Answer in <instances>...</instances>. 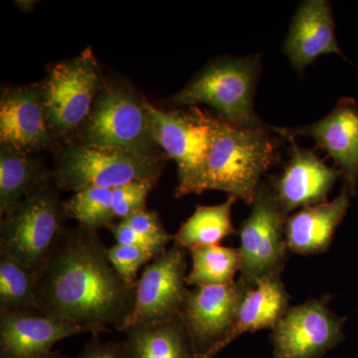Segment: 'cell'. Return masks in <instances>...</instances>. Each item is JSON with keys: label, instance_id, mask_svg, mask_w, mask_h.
I'll list each match as a JSON object with an SVG mask.
<instances>
[{"label": "cell", "instance_id": "16", "mask_svg": "<svg viewBox=\"0 0 358 358\" xmlns=\"http://www.w3.org/2000/svg\"><path fill=\"white\" fill-rule=\"evenodd\" d=\"M92 334L77 326L35 310L0 312V358H35L52 352L63 339Z\"/></svg>", "mask_w": 358, "mask_h": 358}, {"label": "cell", "instance_id": "7", "mask_svg": "<svg viewBox=\"0 0 358 358\" xmlns=\"http://www.w3.org/2000/svg\"><path fill=\"white\" fill-rule=\"evenodd\" d=\"M49 124L56 138H68L82 128L105 87L91 48L54 65L41 84Z\"/></svg>", "mask_w": 358, "mask_h": 358}, {"label": "cell", "instance_id": "12", "mask_svg": "<svg viewBox=\"0 0 358 358\" xmlns=\"http://www.w3.org/2000/svg\"><path fill=\"white\" fill-rule=\"evenodd\" d=\"M245 291L238 280L188 291L180 315L199 358H214L228 345Z\"/></svg>", "mask_w": 358, "mask_h": 358}, {"label": "cell", "instance_id": "9", "mask_svg": "<svg viewBox=\"0 0 358 358\" xmlns=\"http://www.w3.org/2000/svg\"><path fill=\"white\" fill-rule=\"evenodd\" d=\"M152 136L157 148L178 166V199L199 194V183L210 145L212 115L192 107L166 112L148 101Z\"/></svg>", "mask_w": 358, "mask_h": 358}, {"label": "cell", "instance_id": "11", "mask_svg": "<svg viewBox=\"0 0 358 358\" xmlns=\"http://www.w3.org/2000/svg\"><path fill=\"white\" fill-rule=\"evenodd\" d=\"M345 320L329 308L327 299L289 307L272 329L274 358H322L343 341Z\"/></svg>", "mask_w": 358, "mask_h": 358}, {"label": "cell", "instance_id": "21", "mask_svg": "<svg viewBox=\"0 0 358 358\" xmlns=\"http://www.w3.org/2000/svg\"><path fill=\"white\" fill-rule=\"evenodd\" d=\"M52 179L41 159L1 145L0 148V215L13 208L37 186Z\"/></svg>", "mask_w": 358, "mask_h": 358}, {"label": "cell", "instance_id": "23", "mask_svg": "<svg viewBox=\"0 0 358 358\" xmlns=\"http://www.w3.org/2000/svg\"><path fill=\"white\" fill-rule=\"evenodd\" d=\"M192 268L187 273V286L206 287L230 284L241 268L239 250L221 245L189 250Z\"/></svg>", "mask_w": 358, "mask_h": 358}, {"label": "cell", "instance_id": "18", "mask_svg": "<svg viewBox=\"0 0 358 358\" xmlns=\"http://www.w3.org/2000/svg\"><path fill=\"white\" fill-rule=\"evenodd\" d=\"M350 190H343L333 201L303 207L287 218L285 235L289 251L299 255L326 253L350 204Z\"/></svg>", "mask_w": 358, "mask_h": 358}, {"label": "cell", "instance_id": "25", "mask_svg": "<svg viewBox=\"0 0 358 358\" xmlns=\"http://www.w3.org/2000/svg\"><path fill=\"white\" fill-rule=\"evenodd\" d=\"M66 217L74 219L78 225L98 231L110 229L115 224L113 209V189L89 188L74 193L69 200L63 201Z\"/></svg>", "mask_w": 358, "mask_h": 358}, {"label": "cell", "instance_id": "20", "mask_svg": "<svg viewBox=\"0 0 358 358\" xmlns=\"http://www.w3.org/2000/svg\"><path fill=\"white\" fill-rule=\"evenodd\" d=\"M129 358H199L180 313L173 319L124 331Z\"/></svg>", "mask_w": 358, "mask_h": 358}, {"label": "cell", "instance_id": "5", "mask_svg": "<svg viewBox=\"0 0 358 358\" xmlns=\"http://www.w3.org/2000/svg\"><path fill=\"white\" fill-rule=\"evenodd\" d=\"M52 179L33 189L1 216L0 253L13 257L36 272L66 229L67 219Z\"/></svg>", "mask_w": 358, "mask_h": 358}, {"label": "cell", "instance_id": "31", "mask_svg": "<svg viewBox=\"0 0 358 358\" xmlns=\"http://www.w3.org/2000/svg\"><path fill=\"white\" fill-rule=\"evenodd\" d=\"M35 358H66L64 355H62L60 352H58V350H56V352H52L46 353V355H40L38 357Z\"/></svg>", "mask_w": 358, "mask_h": 358}, {"label": "cell", "instance_id": "8", "mask_svg": "<svg viewBox=\"0 0 358 358\" xmlns=\"http://www.w3.org/2000/svg\"><path fill=\"white\" fill-rule=\"evenodd\" d=\"M251 206L238 231L241 268L237 280L246 289L264 278L281 275L289 253L285 235L288 215L270 186L260 185Z\"/></svg>", "mask_w": 358, "mask_h": 358}, {"label": "cell", "instance_id": "3", "mask_svg": "<svg viewBox=\"0 0 358 358\" xmlns=\"http://www.w3.org/2000/svg\"><path fill=\"white\" fill-rule=\"evenodd\" d=\"M169 157L122 148L68 143L59 148L52 180L57 189L74 193L89 188L115 189L134 181L159 180Z\"/></svg>", "mask_w": 358, "mask_h": 358}, {"label": "cell", "instance_id": "4", "mask_svg": "<svg viewBox=\"0 0 358 358\" xmlns=\"http://www.w3.org/2000/svg\"><path fill=\"white\" fill-rule=\"evenodd\" d=\"M260 73L259 56L214 61L171 99L176 106L205 103L221 120L246 129H268L254 110V94Z\"/></svg>", "mask_w": 358, "mask_h": 358}, {"label": "cell", "instance_id": "10", "mask_svg": "<svg viewBox=\"0 0 358 358\" xmlns=\"http://www.w3.org/2000/svg\"><path fill=\"white\" fill-rule=\"evenodd\" d=\"M186 271V250L176 244L147 264L136 282L133 310L120 331L178 315L188 294Z\"/></svg>", "mask_w": 358, "mask_h": 358}, {"label": "cell", "instance_id": "17", "mask_svg": "<svg viewBox=\"0 0 358 358\" xmlns=\"http://www.w3.org/2000/svg\"><path fill=\"white\" fill-rule=\"evenodd\" d=\"M284 53L294 69L303 72L324 54L343 55L336 39V26L331 6L326 0H308L296 10Z\"/></svg>", "mask_w": 358, "mask_h": 358}, {"label": "cell", "instance_id": "26", "mask_svg": "<svg viewBox=\"0 0 358 358\" xmlns=\"http://www.w3.org/2000/svg\"><path fill=\"white\" fill-rule=\"evenodd\" d=\"M108 255L117 274L121 275L124 281L134 286H136L138 282V273L140 268L157 257L148 250L120 244L109 247Z\"/></svg>", "mask_w": 358, "mask_h": 358}, {"label": "cell", "instance_id": "30", "mask_svg": "<svg viewBox=\"0 0 358 358\" xmlns=\"http://www.w3.org/2000/svg\"><path fill=\"white\" fill-rule=\"evenodd\" d=\"M78 358H129L124 341L103 343L94 336Z\"/></svg>", "mask_w": 358, "mask_h": 358}, {"label": "cell", "instance_id": "22", "mask_svg": "<svg viewBox=\"0 0 358 358\" xmlns=\"http://www.w3.org/2000/svg\"><path fill=\"white\" fill-rule=\"evenodd\" d=\"M236 200L229 196L221 204L199 205L192 215L173 235V244L189 251L199 247L219 245L225 238L238 234L231 217L232 206Z\"/></svg>", "mask_w": 358, "mask_h": 358}, {"label": "cell", "instance_id": "24", "mask_svg": "<svg viewBox=\"0 0 358 358\" xmlns=\"http://www.w3.org/2000/svg\"><path fill=\"white\" fill-rule=\"evenodd\" d=\"M36 272L0 253V312L36 310Z\"/></svg>", "mask_w": 358, "mask_h": 358}, {"label": "cell", "instance_id": "6", "mask_svg": "<svg viewBox=\"0 0 358 358\" xmlns=\"http://www.w3.org/2000/svg\"><path fill=\"white\" fill-rule=\"evenodd\" d=\"M77 138L81 145L157 154L148 100L122 84H105Z\"/></svg>", "mask_w": 358, "mask_h": 358}, {"label": "cell", "instance_id": "27", "mask_svg": "<svg viewBox=\"0 0 358 358\" xmlns=\"http://www.w3.org/2000/svg\"><path fill=\"white\" fill-rule=\"evenodd\" d=\"M154 186L152 181L140 180L113 189L115 217L122 220L147 209L148 197Z\"/></svg>", "mask_w": 358, "mask_h": 358}, {"label": "cell", "instance_id": "1", "mask_svg": "<svg viewBox=\"0 0 358 358\" xmlns=\"http://www.w3.org/2000/svg\"><path fill=\"white\" fill-rule=\"evenodd\" d=\"M136 286L117 274L98 231L66 228L36 271V310L77 326L94 336L121 331L133 310Z\"/></svg>", "mask_w": 358, "mask_h": 358}, {"label": "cell", "instance_id": "14", "mask_svg": "<svg viewBox=\"0 0 358 358\" xmlns=\"http://www.w3.org/2000/svg\"><path fill=\"white\" fill-rule=\"evenodd\" d=\"M55 134L49 124L41 84L2 92L0 98V143L33 154L52 148Z\"/></svg>", "mask_w": 358, "mask_h": 358}, {"label": "cell", "instance_id": "15", "mask_svg": "<svg viewBox=\"0 0 358 358\" xmlns=\"http://www.w3.org/2000/svg\"><path fill=\"white\" fill-rule=\"evenodd\" d=\"M293 141L291 159L271 186L278 203L287 215L303 207L324 203L343 173L338 167L327 166L312 150Z\"/></svg>", "mask_w": 358, "mask_h": 358}, {"label": "cell", "instance_id": "19", "mask_svg": "<svg viewBox=\"0 0 358 358\" xmlns=\"http://www.w3.org/2000/svg\"><path fill=\"white\" fill-rule=\"evenodd\" d=\"M289 300L281 275L264 278L246 289L227 345L242 334L274 329L288 312Z\"/></svg>", "mask_w": 358, "mask_h": 358}, {"label": "cell", "instance_id": "29", "mask_svg": "<svg viewBox=\"0 0 358 358\" xmlns=\"http://www.w3.org/2000/svg\"><path fill=\"white\" fill-rule=\"evenodd\" d=\"M110 233L115 240V244L124 245V246L138 247L152 251L155 256L159 255L164 250L157 246L154 242L147 239V238L141 236L136 231H134L131 226L124 220L115 223L110 228Z\"/></svg>", "mask_w": 358, "mask_h": 358}, {"label": "cell", "instance_id": "2", "mask_svg": "<svg viewBox=\"0 0 358 358\" xmlns=\"http://www.w3.org/2000/svg\"><path fill=\"white\" fill-rule=\"evenodd\" d=\"M274 129H246L212 117L210 145L199 183L200 193L220 190L253 203L261 178L279 159Z\"/></svg>", "mask_w": 358, "mask_h": 358}, {"label": "cell", "instance_id": "13", "mask_svg": "<svg viewBox=\"0 0 358 358\" xmlns=\"http://www.w3.org/2000/svg\"><path fill=\"white\" fill-rule=\"evenodd\" d=\"M282 138L307 136L326 152L343 171L345 186L352 196L358 185V106L355 99L343 98L326 117L300 128H273Z\"/></svg>", "mask_w": 358, "mask_h": 358}, {"label": "cell", "instance_id": "28", "mask_svg": "<svg viewBox=\"0 0 358 358\" xmlns=\"http://www.w3.org/2000/svg\"><path fill=\"white\" fill-rule=\"evenodd\" d=\"M122 220L126 221L141 236L154 242L164 251L167 249L169 242L173 241V235L169 234L164 229L159 214L155 211L145 209Z\"/></svg>", "mask_w": 358, "mask_h": 358}]
</instances>
